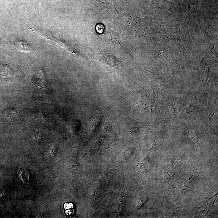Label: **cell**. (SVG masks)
<instances>
[{
	"instance_id": "cell-6",
	"label": "cell",
	"mask_w": 218,
	"mask_h": 218,
	"mask_svg": "<svg viewBox=\"0 0 218 218\" xmlns=\"http://www.w3.org/2000/svg\"><path fill=\"white\" fill-rule=\"evenodd\" d=\"M171 174H172V172H171V170H166L164 173V177L166 179H168L171 176Z\"/></svg>"
},
{
	"instance_id": "cell-2",
	"label": "cell",
	"mask_w": 218,
	"mask_h": 218,
	"mask_svg": "<svg viewBox=\"0 0 218 218\" xmlns=\"http://www.w3.org/2000/svg\"><path fill=\"white\" fill-rule=\"evenodd\" d=\"M17 176L24 183H27L29 179V173L26 168L19 167L17 171Z\"/></svg>"
},
{
	"instance_id": "cell-4",
	"label": "cell",
	"mask_w": 218,
	"mask_h": 218,
	"mask_svg": "<svg viewBox=\"0 0 218 218\" xmlns=\"http://www.w3.org/2000/svg\"><path fill=\"white\" fill-rule=\"evenodd\" d=\"M185 132L190 137L191 139L193 142L196 143L197 142V137L194 130L190 128H186L185 130Z\"/></svg>"
},
{
	"instance_id": "cell-1",
	"label": "cell",
	"mask_w": 218,
	"mask_h": 218,
	"mask_svg": "<svg viewBox=\"0 0 218 218\" xmlns=\"http://www.w3.org/2000/svg\"><path fill=\"white\" fill-rule=\"evenodd\" d=\"M14 44L15 47L19 51L22 53H30L31 51V46L25 42L17 41Z\"/></svg>"
},
{
	"instance_id": "cell-3",
	"label": "cell",
	"mask_w": 218,
	"mask_h": 218,
	"mask_svg": "<svg viewBox=\"0 0 218 218\" xmlns=\"http://www.w3.org/2000/svg\"><path fill=\"white\" fill-rule=\"evenodd\" d=\"M13 76V72L5 65L0 64V78L6 79Z\"/></svg>"
},
{
	"instance_id": "cell-5",
	"label": "cell",
	"mask_w": 218,
	"mask_h": 218,
	"mask_svg": "<svg viewBox=\"0 0 218 218\" xmlns=\"http://www.w3.org/2000/svg\"><path fill=\"white\" fill-rule=\"evenodd\" d=\"M5 196V192L2 187H0V202L4 199Z\"/></svg>"
}]
</instances>
